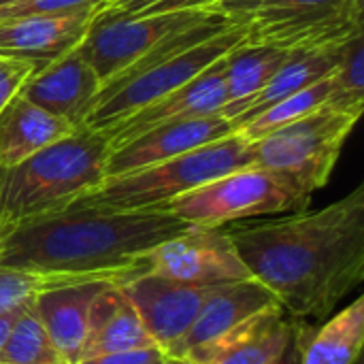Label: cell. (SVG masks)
Instances as JSON below:
<instances>
[{"mask_svg":"<svg viewBox=\"0 0 364 364\" xmlns=\"http://www.w3.org/2000/svg\"><path fill=\"white\" fill-rule=\"evenodd\" d=\"M235 132L237 128L232 119L220 113L151 128L139 134L136 139L124 143L122 147L109 151L107 162H105V177L107 179L122 177V175L166 162L171 158H177L203 145L226 139Z\"/></svg>","mask_w":364,"mask_h":364,"instance_id":"7c38bea8","label":"cell"},{"mask_svg":"<svg viewBox=\"0 0 364 364\" xmlns=\"http://www.w3.org/2000/svg\"><path fill=\"white\" fill-rule=\"evenodd\" d=\"M252 279L294 320H322L364 279V183L318 211L226 228Z\"/></svg>","mask_w":364,"mask_h":364,"instance_id":"6da1fadb","label":"cell"},{"mask_svg":"<svg viewBox=\"0 0 364 364\" xmlns=\"http://www.w3.org/2000/svg\"><path fill=\"white\" fill-rule=\"evenodd\" d=\"M364 0H264L245 21L247 45L290 51L341 47L364 32Z\"/></svg>","mask_w":364,"mask_h":364,"instance_id":"ba28073f","label":"cell"},{"mask_svg":"<svg viewBox=\"0 0 364 364\" xmlns=\"http://www.w3.org/2000/svg\"><path fill=\"white\" fill-rule=\"evenodd\" d=\"M254 164L252 141L230 134L166 162L105 179L70 209L158 211L168 200Z\"/></svg>","mask_w":364,"mask_h":364,"instance_id":"277c9868","label":"cell"},{"mask_svg":"<svg viewBox=\"0 0 364 364\" xmlns=\"http://www.w3.org/2000/svg\"><path fill=\"white\" fill-rule=\"evenodd\" d=\"M107 139L81 126L23 162L0 166V226L13 230L70 209L107 179Z\"/></svg>","mask_w":364,"mask_h":364,"instance_id":"3957f363","label":"cell"},{"mask_svg":"<svg viewBox=\"0 0 364 364\" xmlns=\"http://www.w3.org/2000/svg\"><path fill=\"white\" fill-rule=\"evenodd\" d=\"M299 51L282 49L275 45H239L226 55V105L220 111L224 117L232 113L258 94Z\"/></svg>","mask_w":364,"mask_h":364,"instance_id":"7402d4cb","label":"cell"},{"mask_svg":"<svg viewBox=\"0 0 364 364\" xmlns=\"http://www.w3.org/2000/svg\"><path fill=\"white\" fill-rule=\"evenodd\" d=\"M162 360H164V358H162ZM156 364H162V363H156Z\"/></svg>","mask_w":364,"mask_h":364,"instance_id":"74e56055","label":"cell"},{"mask_svg":"<svg viewBox=\"0 0 364 364\" xmlns=\"http://www.w3.org/2000/svg\"><path fill=\"white\" fill-rule=\"evenodd\" d=\"M307 205L309 200L282 179L269 171L250 166L181 194L158 211H166L190 226L222 228L230 222L250 218L279 215L288 211L301 213L307 211Z\"/></svg>","mask_w":364,"mask_h":364,"instance_id":"52a82bcc","label":"cell"},{"mask_svg":"<svg viewBox=\"0 0 364 364\" xmlns=\"http://www.w3.org/2000/svg\"><path fill=\"white\" fill-rule=\"evenodd\" d=\"M218 0H109L98 17H147L194 9H209Z\"/></svg>","mask_w":364,"mask_h":364,"instance_id":"f1b7e54d","label":"cell"},{"mask_svg":"<svg viewBox=\"0 0 364 364\" xmlns=\"http://www.w3.org/2000/svg\"><path fill=\"white\" fill-rule=\"evenodd\" d=\"M226 100V58H222L220 62L203 70L198 77H194L173 94L151 102L149 107L141 109L139 113L130 115L128 119L115 124L113 128L100 134L107 139L111 151L151 128L215 115L224 109Z\"/></svg>","mask_w":364,"mask_h":364,"instance_id":"4fadbf2b","label":"cell"},{"mask_svg":"<svg viewBox=\"0 0 364 364\" xmlns=\"http://www.w3.org/2000/svg\"><path fill=\"white\" fill-rule=\"evenodd\" d=\"M107 2H109V0H107Z\"/></svg>","mask_w":364,"mask_h":364,"instance_id":"f35d334b","label":"cell"},{"mask_svg":"<svg viewBox=\"0 0 364 364\" xmlns=\"http://www.w3.org/2000/svg\"><path fill=\"white\" fill-rule=\"evenodd\" d=\"M309 337H311V328L303 322H296V328H294L286 350L273 364H303V352H305Z\"/></svg>","mask_w":364,"mask_h":364,"instance_id":"1f68e13d","label":"cell"},{"mask_svg":"<svg viewBox=\"0 0 364 364\" xmlns=\"http://www.w3.org/2000/svg\"><path fill=\"white\" fill-rule=\"evenodd\" d=\"M333 75V73H331ZM331 75L279 102H275L273 107L264 109L262 113H258L256 117H252L250 122L241 124L237 128V134H241L243 139L247 141H258L262 139L264 134L286 126V124H292L318 109H322L328 100V94H331V85H333V79Z\"/></svg>","mask_w":364,"mask_h":364,"instance_id":"cb8c5ba5","label":"cell"},{"mask_svg":"<svg viewBox=\"0 0 364 364\" xmlns=\"http://www.w3.org/2000/svg\"><path fill=\"white\" fill-rule=\"evenodd\" d=\"M154 346L156 343L147 335L134 305L124 294L122 284H115L107 288L92 305L79 363L102 354L143 350Z\"/></svg>","mask_w":364,"mask_h":364,"instance_id":"d6986e66","label":"cell"},{"mask_svg":"<svg viewBox=\"0 0 364 364\" xmlns=\"http://www.w3.org/2000/svg\"><path fill=\"white\" fill-rule=\"evenodd\" d=\"M162 358H164V352L158 346H154V348H143V350L102 354V356H94L77 364H156L162 363Z\"/></svg>","mask_w":364,"mask_h":364,"instance_id":"4dcf8cb0","label":"cell"},{"mask_svg":"<svg viewBox=\"0 0 364 364\" xmlns=\"http://www.w3.org/2000/svg\"><path fill=\"white\" fill-rule=\"evenodd\" d=\"M107 0H19L0 6V21L28 19V17H64L92 9H102Z\"/></svg>","mask_w":364,"mask_h":364,"instance_id":"83f0119b","label":"cell"},{"mask_svg":"<svg viewBox=\"0 0 364 364\" xmlns=\"http://www.w3.org/2000/svg\"><path fill=\"white\" fill-rule=\"evenodd\" d=\"M0 364H68L55 350L32 305L17 318L11 337L0 350Z\"/></svg>","mask_w":364,"mask_h":364,"instance_id":"d4e9b609","label":"cell"},{"mask_svg":"<svg viewBox=\"0 0 364 364\" xmlns=\"http://www.w3.org/2000/svg\"><path fill=\"white\" fill-rule=\"evenodd\" d=\"M218 288L190 286L149 273L122 284L147 335L164 354L190 331Z\"/></svg>","mask_w":364,"mask_h":364,"instance_id":"8fae6325","label":"cell"},{"mask_svg":"<svg viewBox=\"0 0 364 364\" xmlns=\"http://www.w3.org/2000/svg\"><path fill=\"white\" fill-rule=\"evenodd\" d=\"M260 2H264V0H218V2L213 4V9L220 11V13H224V15H228V17L243 19V17H247Z\"/></svg>","mask_w":364,"mask_h":364,"instance_id":"d6a6232c","label":"cell"},{"mask_svg":"<svg viewBox=\"0 0 364 364\" xmlns=\"http://www.w3.org/2000/svg\"><path fill=\"white\" fill-rule=\"evenodd\" d=\"M98 92L100 81L79 45L41 66L19 90L26 100L70 122L75 128L83 126Z\"/></svg>","mask_w":364,"mask_h":364,"instance_id":"5bb4252c","label":"cell"},{"mask_svg":"<svg viewBox=\"0 0 364 364\" xmlns=\"http://www.w3.org/2000/svg\"><path fill=\"white\" fill-rule=\"evenodd\" d=\"M333 85L324 107L363 115L364 109V32L343 45L337 68L331 75Z\"/></svg>","mask_w":364,"mask_h":364,"instance_id":"484cf974","label":"cell"},{"mask_svg":"<svg viewBox=\"0 0 364 364\" xmlns=\"http://www.w3.org/2000/svg\"><path fill=\"white\" fill-rule=\"evenodd\" d=\"M213 13V6L147 17H98L96 13L90 32L79 43V49L92 64L102 90L154 45L179 30L200 23Z\"/></svg>","mask_w":364,"mask_h":364,"instance_id":"9c48e42d","label":"cell"},{"mask_svg":"<svg viewBox=\"0 0 364 364\" xmlns=\"http://www.w3.org/2000/svg\"><path fill=\"white\" fill-rule=\"evenodd\" d=\"M296 320L271 307L215 343L190 354V364H273L286 350Z\"/></svg>","mask_w":364,"mask_h":364,"instance_id":"e0dca14e","label":"cell"},{"mask_svg":"<svg viewBox=\"0 0 364 364\" xmlns=\"http://www.w3.org/2000/svg\"><path fill=\"white\" fill-rule=\"evenodd\" d=\"M75 130L70 122L47 113L17 92L0 111V166H15Z\"/></svg>","mask_w":364,"mask_h":364,"instance_id":"ffe728a7","label":"cell"},{"mask_svg":"<svg viewBox=\"0 0 364 364\" xmlns=\"http://www.w3.org/2000/svg\"><path fill=\"white\" fill-rule=\"evenodd\" d=\"M279 307L275 296L256 279H243L220 286L205 303L190 331L164 354L171 358H188L190 354L215 343L228 333L237 331L258 314Z\"/></svg>","mask_w":364,"mask_h":364,"instance_id":"9a60e30c","label":"cell"},{"mask_svg":"<svg viewBox=\"0 0 364 364\" xmlns=\"http://www.w3.org/2000/svg\"><path fill=\"white\" fill-rule=\"evenodd\" d=\"M115 284L111 279H79L51 288L34 299V316L68 364H77L81 358L94 301Z\"/></svg>","mask_w":364,"mask_h":364,"instance_id":"2e32d148","label":"cell"},{"mask_svg":"<svg viewBox=\"0 0 364 364\" xmlns=\"http://www.w3.org/2000/svg\"><path fill=\"white\" fill-rule=\"evenodd\" d=\"M162 364H190V363H188V360H183V358H171V356H164Z\"/></svg>","mask_w":364,"mask_h":364,"instance_id":"e575fe53","label":"cell"},{"mask_svg":"<svg viewBox=\"0 0 364 364\" xmlns=\"http://www.w3.org/2000/svg\"><path fill=\"white\" fill-rule=\"evenodd\" d=\"M364 346V299L358 296L343 311L311 333L303 364H356Z\"/></svg>","mask_w":364,"mask_h":364,"instance_id":"603a6c76","label":"cell"},{"mask_svg":"<svg viewBox=\"0 0 364 364\" xmlns=\"http://www.w3.org/2000/svg\"><path fill=\"white\" fill-rule=\"evenodd\" d=\"M9 232H11V228H2V226H0V243L4 241V237H6Z\"/></svg>","mask_w":364,"mask_h":364,"instance_id":"d590c367","label":"cell"},{"mask_svg":"<svg viewBox=\"0 0 364 364\" xmlns=\"http://www.w3.org/2000/svg\"><path fill=\"white\" fill-rule=\"evenodd\" d=\"M23 311V309H21ZM21 311H13V314H2L0 316V350L4 348L6 339L11 337V331L17 322V318L21 316Z\"/></svg>","mask_w":364,"mask_h":364,"instance_id":"836d02e7","label":"cell"},{"mask_svg":"<svg viewBox=\"0 0 364 364\" xmlns=\"http://www.w3.org/2000/svg\"><path fill=\"white\" fill-rule=\"evenodd\" d=\"M19 0H0V6H9V4H15Z\"/></svg>","mask_w":364,"mask_h":364,"instance_id":"8d00e7d4","label":"cell"},{"mask_svg":"<svg viewBox=\"0 0 364 364\" xmlns=\"http://www.w3.org/2000/svg\"><path fill=\"white\" fill-rule=\"evenodd\" d=\"M243 43L245 21L241 19L230 30L220 32L122 83L105 85L98 92L87 117L83 119V128L94 132H105L113 128L115 124L128 119L151 102L173 94Z\"/></svg>","mask_w":364,"mask_h":364,"instance_id":"8992f818","label":"cell"},{"mask_svg":"<svg viewBox=\"0 0 364 364\" xmlns=\"http://www.w3.org/2000/svg\"><path fill=\"white\" fill-rule=\"evenodd\" d=\"M143 262L149 275L200 288H218L252 279L226 226H192L145 254Z\"/></svg>","mask_w":364,"mask_h":364,"instance_id":"30bf717a","label":"cell"},{"mask_svg":"<svg viewBox=\"0 0 364 364\" xmlns=\"http://www.w3.org/2000/svg\"><path fill=\"white\" fill-rule=\"evenodd\" d=\"M45 64H38L34 60H21V58H4L0 55V111L6 107V102L21 90V85Z\"/></svg>","mask_w":364,"mask_h":364,"instance_id":"f546056e","label":"cell"},{"mask_svg":"<svg viewBox=\"0 0 364 364\" xmlns=\"http://www.w3.org/2000/svg\"><path fill=\"white\" fill-rule=\"evenodd\" d=\"M100 9L64 17H28L0 21V55L47 64L77 47Z\"/></svg>","mask_w":364,"mask_h":364,"instance_id":"ac0fdd59","label":"cell"},{"mask_svg":"<svg viewBox=\"0 0 364 364\" xmlns=\"http://www.w3.org/2000/svg\"><path fill=\"white\" fill-rule=\"evenodd\" d=\"M188 228L166 211L66 209L13 228L0 267L126 284L147 273L145 254Z\"/></svg>","mask_w":364,"mask_h":364,"instance_id":"7a4b0ae2","label":"cell"},{"mask_svg":"<svg viewBox=\"0 0 364 364\" xmlns=\"http://www.w3.org/2000/svg\"><path fill=\"white\" fill-rule=\"evenodd\" d=\"M343 45L341 47H326V49H316V51H299L294 53L284 68L250 100H245L235 113H232V124L239 128L241 124L250 122L264 109L273 107L275 102L326 79L339 64Z\"/></svg>","mask_w":364,"mask_h":364,"instance_id":"44dd1931","label":"cell"},{"mask_svg":"<svg viewBox=\"0 0 364 364\" xmlns=\"http://www.w3.org/2000/svg\"><path fill=\"white\" fill-rule=\"evenodd\" d=\"M79 279H96V277H68L55 273H32L11 267H0V316L28 309L36 296L43 292L79 282Z\"/></svg>","mask_w":364,"mask_h":364,"instance_id":"4316f807","label":"cell"},{"mask_svg":"<svg viewBox=\"0 0 364 364\" xmlns=\"http://www.w3.org/2000/svg\"><path fill=\"white\" fill-rule=\"evenodd\" d=\"M358 119V113L322 107L252 141V166L269 171L296 194L311 200V194L328 183Z\"/></svg>","mask_w":364,"mask_h":364,"instance_id":"5b68a950","label":"cell"}]
</instances>
